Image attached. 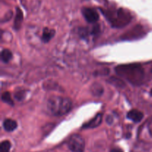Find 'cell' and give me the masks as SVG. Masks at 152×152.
<instances>
[{
	"mask_svg": "<svg viewBox=\"0 0 152 152\" xmlns=\"http://www.w3.org/2000/svg\"><path fill=\"white\" fill-rule=\"evenodd\" d=\"M11 144L8 140H4L0 145V152H10Z\"/></svg>",
	"mask_w": 152,
	"mask_h": 152,
	"instance_id": "9a60e30c",
	"label": "cell"
},
{
	"mask_svg": "<svg viewBox=\"0 0 152 152\" xmlns=\"http://www.w3.org/2000/svg\"><path fill=\"white\" fill-rule=\"evenodd\" d=\"M102 114L99 113V114H96L93 119L88 121V123H86V124H84V126H83V129H94V128L98 127L99 126H100V124L102 123Z\"/></svg>",
	"mask_w": 152,
	"mask_h": 152,
	"instance_id": "52a82bcc",
	"label": "cell"
},
{
	"mask_svg": "<svg viewBox=\"0 0 152 152\" xmlns=\"http://www.w3.org/2000/svg\"><path fill=\"white\" fill-rule=\"evenodd\" d=\"M151 95L152 96V89H151Z\"/></svg>",
	"mask_w": 152,
	"mask_h": 152,
	"instance_id": "ffe728a7",
	"label": "cell"
},
{
	"mask_svg": "<svg viewBox=\"0 0 152 152\" xmlns=\"http://www.w3.org/2000/svg\"><path fill=\"white\" fill-rule=\"evenodd\" d=\"M111 152H123V150L120 149V148H113V149H111Z\"/></svg>",
	"mask_w": 152,
	"mask_h": 152,
	"instance_id": "ac0fdd59",
	"label": "cell"
},
{
	"mask_svg": "<svg viewBox=\"0 0 152 152\" xmlns=\"http://www.w3.org/2000/svg\"><path fill=\"white\" fill-rule=\"evenodd\" d=\"M91 91L92 94L95 96H99L103 94L104 89L102 85L99 83H95L91 87Z\"/></svg>",
	"mask_w": 152,
	"mask_h": 152,
	"instance_id": "7c38bea8",
	"label": "cell"
},
{
	"mask_svg": "<svg viewBox=\"0 0 152 152\" xmlns=\"http://www.w3.org/2000/svg\"><path fill=\"white\" fill-rule=\"evenodd\" d=\"M145 31H144L143 27L141 25H136L132 29L129 30V31L123 34L122 36V39L125 40H133V39H138L141 38L145 34Z\"/></svg>",
	"mask_w": 152,
	"mask_h": 152,
	"instance_id": "5b68a950",
	"label": "cell"
},
{
	"mask_svg": "<svg viewBox=\"0 0 152 152\" xmlns=\"http://www.w3.org/2000/svg\"><path fill=\"white\" fill-rule=\"evenodd\" d=\"M143 113L137 109H132L128 113L127 117L134 123H140L143 118Z\"/></svg>",
	"mask_w": 152,
	"mask_h": 152,
	"instance_id": "ba28073f",
	"label": "cell"
},
{
	"mask_svg": "<svg viewBox=\"0 0 152 152\" xmlns=\"http://www.w3.org/2000/svg\"><path fill=\"white\" fill-rule=\"evenodd\" d=\"M67 145L72 152H84L86 143L83 137L79 134H74L68 140Z\"/></svg>",
	"mask_w": 152,
	"mask_h": 152,
	"instance_id": "277c9868",
	"label": "cell"
},
{
	"mask_svg": "<svg viewBox=\"0 0 152 152\" xmlns=\"http://www.w3.org/2000/svg\"><path fill=\"white\" fill-rule=\"evenodd\" d=\"M22 22H23V13L19 7H16V13L13 23V28L15 30H19L21 28Z\"/></svg>",
	"mask_w": 152,
	"mask_h": 152,
	"instance_id": "9c48e42d",
	"label": "cell"
},
{
	"mask_svg": "<svg viewBox=\"0 0 152 152\" xmlns=\"http://www.w3.org/2000/svg\"><path fill=\"white\" fill-rule=\"evenodd\" d=\"M99 31H100V28H99V25H95L92 28L91 31V34H93V35H97V34L99 33Z\"/></svg>",
	"mask_w": 152,
	"mask_h": 152,
	"instance_id": "e0dca14e",
	"label": "cell"
},
{
	"mask_svg": "<svg viewBox=\"0 0 152 152\" xmlns=\"http://www.w3.org/2000/svg\"><path fill=\"white\" fill-rule=\"evenodd\" d=\"M1 100H2L4 102H5V103L11 105V106H13V105H14V103H13V100L12 99L11 96H10V94L7 91L4 92V93L1 94Z\"/></svg>",
	"mask_w": 152,
	"mask_h": 152,
	"instance_id": "5bb4252c",
	"label": "cell"
},
{
	"mask_svg": "<svg viewBox=\"0 0 152 152\" xmlns=\"http://www.w3.org/2000/svg\"><path fill=\"white\" fill-rule=\"evenodd\" d=\"M102 13L114 28H123L132 19L130 12L123 8L102 10Z\"/></svg>",
	"mask_w": 152,
	"mask_h": 152,
	"instance_id": "7a4b0ae2",
	"label": "cell"
},
{
	"mask_svg": "<svg viewBox=\"0 0 152 152\" xmlns=\"http://www.w3.org/2000/svg\"><path fill=\"white\" fill-rule=\"evenodd\" d=\"M13 57V53L9 49H3L1 52V59L4 63H7L10 62V59Z\"/></svg>",
	"mask_w": 152,
	"mask_h": 152,
	"instance_id": "4fadbf2b",
	"label": "cell"
},
{
	"mask_svg": "<svg viewBox=\"0 0 152 152\" xmlns=\"http://www.w3.org/2000/svg\"><path fill=\"white\" fill-rule=\"evenodd\" d=\"M82 13L86 20L89 23H96L99 19V13L91 7H84L82 9Z\"/></svg>",
	"mask_w": 152,
	"mask_h": 152,
	"instance_id": "8992f818",
	"label": "cell"
},
{
	"mask_svg": "<svg viewBox=\"0 0 152 152\" xmlns=\"http://www.w3.org/2000/svg\"><path fill=\"white\" fill-rule=\"evenodd\" d=\"M115 72L119 77L134 86H140L145 79V71L139 64H126L120 65L115 68Z\"/></svg>",
	"mask_w": 152,
	"mask_h": 152,
	"instance_id": "6da1fadb",
	"label": "cell"
},
{
	"mask_svg": "<svg viewBox=\"0 0 152 152\" xmlns=\"http://www.w3.org/2000/svg\"><path fill=\"white\" fill-rule=\"evenodd\" d=\"M55 35V31L53 29L48 28H45L42 31V40L44 42H48Z\"/></svg>",
	"mask_w": 152,
	"mask_h": 152,
	"instance_id": "8fae6325",
	"label": "cell"
},
{
	"mask_svg": "<svg viewBox=\"0 0 152 152\" xmlns=\"http://www.w3.org/2000/svg\"><path fill=\"white\" fill-rule=\"evenodd\" d=\"M25 95H26V93H25V91H19L16 92V94L14 95V97L16 100L22 101L25 97Z\"/></svg>",
	"mask_w": 152,
	"mask_h": 152,
	"instance_id": "2e32d148",
	"label": "cell"
},
{
	"mask_svg": "<svg viewBox=\"0 0 152 152\" xmlns=\"http://www.w3.org/2000/svg\"><path fill=\"white\" fill-rule=\"evenodd\" d=\"M47 108L54 116H62L68 114L72 108L71 99L61 96H53L48 100Z\"/></svg>",
	"mask_w": 152,
	"mask_h": 152,
	"instance_id": "3957f363",
	"label": "cell"
},
{
	"mask_svg": "<svg viewBox=\"0 0 152 152\" xmlns=\"http://www.w3.org/2000/svg\"><path fill=\"white\" fill-rule=\"evenodd\" d=\"M151 74H152V67H151Z\"/></svg>",
	"mask_w": 152,
	"mask_h": 152,
	"instance_id": "d6986e66",
	"label": "cell"
},
{
	"mask_svg": "<svg viewBox=\"0 0 152 152\" xmlns=\"http://www.w3.org/2000/svg\"><path fill=\"white\" fill-rule=\"evenodd\" d=\"M3 128L6 132H13L17 128V123L12 119H6L3 122Z\"/></svg>",
	"mask_w": 152,
	"mask_h": 152,
	"instance_id": "30bf717a",
	"label": "cell"
}]
</instances>
